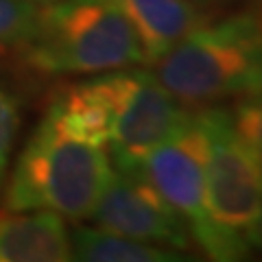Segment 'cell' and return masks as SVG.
<instances>
[{"label":"cell","instance_id":"obj_1","mask_svg":"<svg viewBox=\"0 0 262 262\" xmlns=\"http://www.w3.org/2000/svg\"><path fill=\"white\" fill-rule=\"evenodd\" d=\"M107 144L53 101L24 144L5 192L7 210H51L66 221L92 219L110 184Z\"/></svg>","mask_w":262,"mask_h":262},{"label":"cell","instance_id":"obj_2","mask_svg":"<svg viewBox=\"0 0 262 262\" xmlns=\"http://www.w3.org/2000/svg\"><path fill=\"white\" fill-rule=\"evenodd\" d=\"M155 75L186 107H206L262 90V7L196 27L155 61Z\"/></svg>","mask_w":262,"mask_h":262},{"label":"cell","instance_id":"obj_3","mask_svg":"<svg viewBox=\"0 0 262 262\" xmlns=\"http://www.w3.org/2000/svg\"><path fill=\"white\" fill-rule=\"evenodd\" d=\"M24 63L46 77H92L144 63L142 46L114 0H51L42 5Z\"/></svg>","mask_w":262,"mask_h":262},{"label":"cell","instance_id":"obj_4","mask_svg":"<svg viewBox=\"0 0 262 262\" xmlns=\"http://www.w3.org/2000/svg\"><path fill=\"white\" fill-rule=\"evenodd\" d=\"M206 136V201L212 223L238 253L258 247L262 212V158L236 129L232 110L196 107Z\"/></svg>","mask_w":262,"mask_h":262},{"label":"cell","instance_id":"obj_5","mask_svg":"<svg viewBox=\"0 0 262 262\" xmlns=\"http://www.w3.org/2000/svg\"><path fill=\"white\" fill-rule=\"evenodd\" d=\"M85 83L101 105L114 168L142 166L190 112L149 68L125 66L92 75Z\"/></svg>","mask_w":262,"mask_h":262},{"label":"cell","instance_id":"obj_6","mask_svg":"<svg viewBox=\"0 0 262 262\" xmlns=\"http://www.w3.org/2000/svg\"><path fill=\"white\" fill-rule=\"evenodd\" d=\"M144 175L190 227L196 251L210 260H243L238 249L212 223L206 201V136L196 107L142 162Z\"/></svg>","mask_w":262,"mask_h":262},{"label":"cell","instance_id":"obj_7","mask_svg":"<svg viewBox=\"0 0 262 262\" xmlns=\"http://www.w3.org/2000/svg\"><path fill=\"white\" fill-rule=\"evenodd\" d=\"M92 219L98 227L127 238L184 253L196 249L184 216L160 194L142 166L114 168Z\"/></svg>","mask_w":262,"mask_h":262},{"label":"cell","instance_id":"obj_8","mask_svg":"<svg viewBox=\"0 0 262 262\" xmlns=\"http://www.w3.org/2000/svg\"><path fill=\"white\" fill-rule=\"evenodd\" d=\"M114 5L131 24L149 66L160 61L196 27L216 18L190 0H114Z\"/></svg>","mask_w":262,"mask_h":262},{"label":"cell","instance_id":"obj_9","mask_svg":"<svg viewBox=\"0 0 262 262\" xmlns=\"http://www.w3.org/2000/svg\"><path fill=\"white\" fill-rule=\"evenodd\" d=\"M72 260L66 219L51 210L0 212V262H68Z\"/></svg>","mask_w":262,"mask_h":262},{"label":"cell","instance_id":"obj_10","mask_svg":"<svg viewBox=\"0 0 262 262\" xmlns=\"http://www.w3.org/2000/svg\"><path fill=\"white\" fill-rule=\"evenodd\" d=\"M72 260L81 262H182L194 260L184 251L142 243L136 238L107 232L103 227L77 225L70 232Z\"/></svg>","mask_w":262,"mask_h":262},{"label":"cell","instance_id":"obj_11","mask_svg":"<svg viewBox=\"0 0 262 262\" xmlns=\"http://www.w3.org/2000/svg\"><path fill=\"white\" fill-rule=\"evenodd\" d=\"M42 0H0V51L24 48L35 35Z\"/></svg>","mask_w":262,"mask_h":262},{"label":"cell","instance_id":"obj_12","mask_svg":"<svg viewBox=\"0 0 262 262\" xmlns=\"http://www.w3.org/2000/svg\"><path fill=\"white\" fill-rule=\"evenodd\" d=\"M232 118L241 136L262 158V90L238 98L232 110Z\"/></svg>","mask_w":262,"mask_h":262},{"label":"cell","instance_id":"obj_13","mask_svg":"<svg viewBox=\"0 0 262 262\" xmlns=\"http://www.w3.org/2000/svg\"><path fill=\"white\" fill-rule=\"evenodd\" d=\"M20 131V105L18 101L0 88V182L9 166V158Z\"/></svg>","mask_w":262,"mask_h":262},{"label":"cell","instance_id":"obj_14","mask_svg":"<svg viewBox=\"0 0 262 262\" xmlns=\"http://www.w3.org/2000/svg\"><path fill=\"white\" fill-rule=\"evenodd\" d=\"M190 3H194L196 7H201L203 11H208L212 15H221L223 11L232 9V7L241 5L243 0H190Z\"/></svg>","mask_w":262,"mask_h":262},{"label":"cell","instance_id":"obj_15","mask_svg":"<svg viewBox=\"0 0 262 262\" xmlns=\"http://www.w3.org/2000/svg\"><path fill=\"white\" fill-rule=\"evenodd\" d=\"M258 247H262V212H260V232H258Z\"/></svg>","mask_w":262,"mask_h":262},{"label":"cell","instance_id":"obj_16","mask_svg":"<svg viewBox=\"0 0 262 262\" xmlns=\"http://www.w3.org/2000/svg\"><path fill=\"white\" fill-rule=\"evenodd\" d=\"M42 3H51V0H42Z\"/></svg>","mask_w":262,"mask_h":262}]
</instances>
